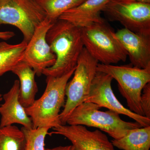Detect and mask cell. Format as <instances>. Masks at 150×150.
I'll return each instance as SVG.
<instances>
[{
	"instance_id": "obj_20",
	"label": "cell",
	"mask_w": 150,
	"mask_h": 150,
	"mask_svg": "<svg viewBox=\"0 0 150 150\" xmlns=\"http://www.w3.org/2000/svg\"><path fill=\"white\" fill-rule=\"evenodd\" d=\"M48 127H38L27 129L22 127L21 130L25 138L24 150H45V141L48 131Z\"/></svg>"
},
{
	"instance_id": "obj_18",
	"label": "cell",
	"mask_w": 150,
	"mask_h": 150,
	"mask_svg": "<svg viewBox=\"0 0 150 150\" xmlns=\"http://www.w3.org/2000/svg\"><path fill=\"white\" fill-rule=\"evenodd\" d=\"M25 143L21 129L14 125L0 126V150H24Z\"/></svg>"
},
{
	"instance_id": "obj_15",
	"label": "cell",
	"mask_w": 150,
	"mask_h": 150,
	"mask_svg": "<svg viewBox=\"0 0 150 150\" xmlns=\"http://www.w3.org/2000/svg\"><path fill=\"white\" fill-rule=\"evenodd\" d=\"M11 71L19 78L20 102L25 108L29 107L35 101V96L38 92L35 72L22 61L18 63Z\"/></svg>"
},
{
	"instance_id": "obj_22",
	"label": "cell",
	"mask_w": 150,
	"mask_h": 150,
	"mask_svg": "<svg viewBox=\"0 0 150 150\" xmlns=\"http://www.w3.org/2000/svg\"><path fill=\"white\" fill-rule=\"evenodd\" d=\"M15 35L12 31H0V39L4 40H8Z\"/></svg>"
},
{
	"instance_id": "obj_16",
	"label": "cell",
	"mask_w": 150,
	"mask_h": 150,
	"mask_svg": "<svg viewBox=\"0 0 150 150\" xmlns=\"http://www.w3.org/2000/svg\"><path fill=\"white\" fill-rule=\"evenodd\" d=\"M111 142L122 150H149L150 126L132 129L124 137Z\"/></svg>"
},
{
	"instance_id": "obj_24",
	"label": "cell",
	"mask_w": 150,
	"mask_h": 150,
	"mask_svg": "<svg viewBox=\"0 0 150 150\" xmlns=\"http://www.w3.org/2000/svg\"><path fill=\"white\" fill-rule=\"evenodd\" d=\"M123 1H132L150 4V0H123Z\"/></svg>"
},
{
	"instance_id": "obj_11",
	"label": "cell",
	"mask_w": 150,
	"mask_h": 150,
	"mask_svg": "<svg viewBox=\"0 0 150 150\" xmlns=\"http://www.w3.org/2000/svg\"><path fill=\"white\" fill-rule=\"evenodd\" d=\"M48 135L67 138L78 150H115L112 143L101 131H91L81 125H59Z\"/></svg>"
},
{
	"instance_id": "obj_7",
	"label": "cell",
	"mask_w": 150,
	"mask_h": 150,
	"mask_svg": "<svg viewBox=\"0 0 150 150\" xmlns=\"http://www.w3.org/2000/svg\"><path fill=\"white\" fill-rule=\"evenodd\" d=\"M46 18V13L35 0L0 1V25H11L18 28L25 43H28Z\"/></svg>"
},
{
	"instance_id": "obj_17",
	"label": "cell",
	"mask_w": 150,
	"mask_h": 150,
	"mask_svg": "<svg viewBox=\"0 0 150 150\" xmlns=\"http://www.w3.org/2000/svg\"><path fill=\"white\" fill-rule=\"evenodd\" d=\"M27 45L23 41L16 44L0 42V76L11 71L18 63L22 61Z\"/></svg>"
},
{
	"instance_id": "obj_10",
	"label": "cell",
	"mask_w": 150,
	"mask_h": 150,
	"mask_svg": "<svg viewBox=\"0 0 150 150\" xmlns=\"http://www.w3.org/2000/svg\"><path fill=\"white\" fill-rule=\"evenodd\" d=\"M53 23L46 18L36 28L25 50L22 61L31 67L38 76L56 62V55L46 39L47 33Z\"/></svg>"
},
{
	"instance_id": "obj_8",
	"label": "cell",
	"mask_w": 150,
	"mask_h": 150,
	"mask_svg": "<svg viewBox=\"0 0 150 150\" xmlns=\"http://www.w3.org/2000/svg\"><path fill=\"white\" fill-rule=\"evenodd\" d=\"M102 12L110 21L118 22L124 28L150 36V4L109 0Z\"/></svg>"
},
{
	"instance_id": "obj_14",
	"label": "cell",
	"mask_w": 150,
	"mask_h": 150,
	"mask_svg": "<svg viewBox=\"0 0 150 150\" xmlns=\"http://www.w3.org/2000/svg\"><path fill=\"white\" fill-rule=\"evenodd\" d=\"M109 0H86L78 6L64 13L59 19L78 27L83 28L94 23L105 21L101 13Z\"/></svg>"
},
{
	"instance_id": "obj_12",
	"label": "cell",
	"mask_w": 150,
	"mask_h": 150,
	"mask_svg": "<svg viewBox=\"0 0 150 150\" xmlns=\"http://www.w3.org/2000/svg\"><path fill=\"white\" fill-rule=\"evenodd\" d=\"M115 35L133 67L150 68V36L137 34L125 28L118 29Z\"/></svg>"
},
{
	"instance_id": "obj_13",
	"label": "cell",
	"mask_w": 150,
	"mask_h": 150,
	"mask_svg": "<svg viewBox=\"0 0 150 150\" xmlns=\"http://www.w3.org/2000/svg\"><path fill=\"white\" fill-rule=\"evenodd\" d=\"M19 87V81L16 80L9 91L3 95L4 103L0 105L1 127L18 124L26 129L33 128L31 118L20 102Z\"/></svg>"
},
{
	"instance_id": "obj_23",
	"label": "cell",
	"mask_w": 150,
	"mask_h": 150,
	"mask_svg": "<svg viewBox=\"0 0 150 150\" xmlns=\"http://www.w3.org/2000/svg\"><path fill=\"white\" fill-rule=\"evenodd\" d=\"M45 150H78L73 145L67 146H59L53 148L46 149Z\"/></svg>"
},
{
	"instance_id": "obj_6",
	"label": "cell",
	"mask_w": 150,
	"mask_h": 150,
	"mask_svg": "<svg viewBox=\"0 0 150 150\" xmlns=\"http://www.w3.org/2000/svg\"><path fill=\"white\" fill-rule=\"evenodd\" d=\"M97 71L109 75L117 81L118 89L126 98L129 110L144 116L140 98L144 87L150 82V68L140 69L133 66H114L98 63Z\"/></svg>"
},
{
	"instance_id": "obj_5",
	"label": "cell",
	"mask_w": 150,
	"mask_h": 150,
	"mask_svg": "<svg viewBox=\"0 0 150 150\" xmlns=\"http://www.w3.org/2000/svg\"><path fill=\"white\" fill-rule=\"evenodd\" d=\"M98 62L84 48L79 57L72 79L68 82L65 94L67 100L59 115L61 125H66L69 116L88 96Z\"/></svg>"
},
{
	"instance_id": "obj_1",
	"label": "cell",
	"mask_w": 150,
	"mask_h": 150,
	"mask_svg": "<svg viewBox=\"0 0 150 150\" xmlns=\"http://www.w3.org/2000/svg\"><path fill=\"white\" fill-rule=\"evenodd\" d=\"M46 39L56 59L54 64L42 74L59 77L75 69L84 48L81 28L58 19L48 30Z\"/></svg>"
},
{
	"instance_id": "obj_2",
	"label": "cell",
	"mask_w": 150,
	"mask_h": 150,
	"mask_svg": "<svg viewBox=\"0 0 150 150\" xmlns=\"http://www.w3.org/2000/svg\"><path fill=\"white\" fill-rule=\"evenodd\" d=\"M75 69L60 76H46V88L42 96L25 108L32 120L33 129L46 127L51 129L61 125L59 115L66 102V86Z\"/></svg>"
},
{
	"instance_id": "obj_21",
	"label": "cell",
	"mask_w": 150,
	"mask_h": 150,
	"mask_svg": "<svg viewBox=\"0 0 150 150\" xmlns=\"http://www.w3.org/2000/svg\"><path fill=\"white\" fill-rule=\"evenodd\" d=\"M140 104L144 116L150 119V82L146 84L143 88Z\"/></svg>"
},
{
	"instance_id": "obj_9",
	"label": "cell",
	"mask_w": 150,
	"mask_h": 150,
	"mask_svg": "<svg viewBox=\"0 0 150 150\" xmlns=\"http://www.w3.org/2000/svg\"><path fill=\"white\" fill-rule=\"evenodd\" d=\"M113 79L105 73L97 72L92 83L90 91L85 102L95 103L100 107L107 108L119 114L134 119L142 127L150 126V119L138 115L124 107L116 98L112 91Z\"/></svg>"
},
{
	"instance_id": "obj_25",
	"label": "cell",
	"mask_w": 150,
	"mask_h": 150,
	"mask_svg": "<svg viewBox=\"0 0 150 150\" xmlns=\"http://www.w3.org/2000/svg\"><path fill=\"white\" fill-rule=\"evenodd\" d=\"M3 100V95L1 93V91H0V102L2 101Z\"/></svg>"
},
{
	"instance_id": "obj_3",
	"label": "cell",
	"mask_w": 150,
	"mask_h": 150,
	"mask_svg": "<svg viewBox=\"0 0 150 150\" xmlns=\"http://www.w3.org/2000/svg\"><path fill=\"white\" fill-rule=\"evenodd\" d=\"M95 103L84 102L73 110L67 119L69 125H81L98 128L108 134L113 139H118L132 129L142 126L137 122H127L120 114L109 110L102 111Z\"/></svg>"
},
{
	"instance_id": "obj_19",
	"label": "cell",
	"mask_w": 150,
	"mask_h": 150,
	"mask_svg": "<svg viewBox=\"0 0 150 150\" xmlns=\"http://www.w3.org/2000/svg\"><path fill=\"white\" fill-rule=\"evenodd\" d=\"M41 7L46 17L53 23L66 12L74 8L86 0H35Z\"/></svg>"
},
{
	"instance_id": "obj_4",
	"label": "cell",
	"mask_w": 150,
	"mask_h": 150,
	"mask_svg": "<svg viewBox=\"0 0 150 150\" xmlns=\"http://www.w3.org/2000/svg\"><path fill=\"white\" fill-rule=\"evenodd\" d=\"M81 36L84 48L100 64L126 62L127 52L105 21L82 28Z\"/></svg>"
},
{
	"instance_id": "obj_26",
	"label": "cell",
	"mask_w": 150,
	"mask_h": 150,
	"mask_svg": "<svg viewBox=\"0 0 150 150\" xmlns=\"http://www.w3.org/2000/svg\"><path fill=\"white\" fill-rule=\"evenodd\" d=\"M0 1H1V0H0Z\"/></svg>"
}]
</instances>
